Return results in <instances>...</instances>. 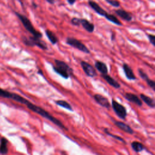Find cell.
Masks as SVG:
<instances>
[{"instance_id": "cell-2", "label": "cell", "mask_w": 155, "mask_h": 155, "mask_svg": "<svg viewBox=\"0 0 155 155\" xmlns=\"http://www.w3.org/2000/svg\"><path fill=\"white\" fill-rule=\"evenodd\" d=\"M88 4L89 5V6L93 9L97 14H98L99 15L104 17L107 20L113 23L115 25L117 26L119 25L120 21L118 18L116 16H115L114 15L109 13L107 12H106L103 7H101V6L98 3H97L96 2L93 1H89Z\"/></svg>"}, {"instance_id": "cell-28", "label": "cell", "mask_w": 155, "mask_h": 155, "mask_svg": "<svg viewBox=\"0 0 155 155\" xmlns=\"http://www.w3.org/2000/svg\"><path fill=\"white\" fill-rule=\"evenodd\" d=\"M46 2L50 4H54L56 1H53V0H46Z\"/></svg>"}, {"instance_id": "cell-31", "label": "cell", "mask_w": 155, "mask_h": 155, "mask_svg": "<svg viewBox=\"0 0 155 155\" xmlns=\"http://www.w3.org/2000/svg\"><path fill=\"white\" fill-rule=\"evenodd\" d=\"M32 4H33V7H35V8H37L38 7V6H37V5L35 3H32Z\"/></svg>"}, {"instance_id": "cell-7", "label": "cell", "mask_w": 155, "mask_h": 155, "mask_svg": "<svg viewBox=\"0 0 155 155\" xmlns=\"http://www.w3.org/2000/svg\"><path fill=\"white\" fill-rule=\"evenodd\" d=\"M81 66L85 75L90 78H94L98 75L95 67L85 61H81Z\"/></svg>"}, {"instance_id": "cell-30", "label": "cell", "mask_w": 155, "mask_h": 155, "mask_svg": "<svg viewBox=\"0 0 155 155\" xmlns=\"http://www.w3.org/2000/svg\"><path fill=\"white\" fill-rule=\"evenodd\" d=\"M38 74L39 75H41V76H43V72H42V71L41 69H39V70H38Z\"/></svg>"}, {"instance_id": "cell-27", "label": "cell", "mask_w": 155, "mask_h": 155, "mask_svg": "<svg viewBox=\"0 0 155 155\" xmlns=\"http://www.w3.org/2000/svg\"><path fill=\"white\" fill-rule=\"evenodd\" d=\"M67 3L71 5V6H72V5H74L75 3H76V1H75V0H67Z\"/></svg>"}, {"instance_id": "cell-16", "label": "cell", "mask_w": 155, "mask_h": 155, "mask_svg": "<svg viewBox=\"0 0 155 155\" xmlns=\"http://www.w3.org/2000/svg\"><path fill=\"white\" fill-rule=\"evenodd\" d=\"M139 98L142 100V101L144 102V103L146 104L151 109H154L155 107V103H154V100L153 98H151L146 95H144L143 93H140L139 95Z\"/></svg>"}, {"instance_id": "cell-6", "label": "cell", "mask_w": 155, "mask_h": 155, "mask_svg": "<svg viewBox=\"0 0 155 155\" xmlns=\"http://www.w3.org/2000/svg\"><path fill=\"white\" fill-rule=\"evenodd\" d=\"M111 107H112L115 114L119 118L123 120L125 119L127 116V109L123 104L119 103L115 99H112Z\"/></svg>"}, {"instance_id": "cell-20", "label": "cell", "mask_w": 155, "mask_h": 155, "mask_svg": "<svg viewBox=\"0 0 155 155\" xmlns=\"http://www.w3.org/2000/svg\"><path fill=\"white\" fill-rule=\"evenodd\" d=\"M132 147L136 152H140L144 149V147L142 143L138 141H133L132 144Z\"/></svg>"}, {"instance_id": "cell-1", "label": "cell", "mask_w": 155, "mask_h": 155, "mask_svg": "<svg viewBox=\"0 0 155 155\" xmlns=\"http://www.w3.org/2000/svg\"><path fill=\"white\" fill-rule=\"evenodd\" d=\"M55 66H53V70L56 74L61 76L64 79H68L74 75V69L64 61L55 60Z\"/></svg>"}, {"instance_id": "cell-18", "label": "cell", "mask_w": 155, "mask_h": 155, "mask_svg": "<svg viewBox=\"0 0 155 155\" xmlns=\"http://www.w3.org/2000/svg\"><path fill=\"white\" fill-rule=\"evenodd\" d=\"M55 103L56 105H57L58 106H60L61 107L64 108V109L69 110L70 111H74V109H73L72 105L69 103H68V102H67L65 100H62V99L56 100L55 101Z\"/></svg>"}, {"instance_id": "cell-9", "label": "cell", "mask_w": 155, "mask_h": 155, "mask_svg": "<svg viewBox=\"0 0 155 155\" xmlns=\"http://www.w3.org/2000/svg\"><path fill=\"white\" fill-rule=\"evenodd\" d=\"M115 13L117 16L120 17L121 19H123V20L126 21L127 22H130L132 21L133 19V16L132 14L128 12L127 11H125L123 9H119L117 10H115Z\"/></svg>"}, {"instance_id": "cell-22", "label": "cell", "mask_w": 155, "mask_h": 155, "mask_svg": "<svg viewBox=\"0 0 155 155\" xmlns=\"http://www.w3.org/2000/svg\"><path fill=\"white\" fill-rule=\"evenodd\" d=\"M138 73H139V75L140 77L143 80L147 81L149 79V77H148V75L142 69H140V68H139L138 69Z\"/></svg>"}, {"instance_id": "cell-17", "label": "cell", "mask_w": 155, "mask_h": 155, "mask_svg": "<svg viewBox=\"0 0 155 155\" xmlns=\"http://www.w3.org/2000/svg\"><path fill=\"white\" fill-rule=\"evenodd\" d=\"M45 33L46 36L48 39V40L50 41V42L53 45H55L59 41V40H58V38L56 35V34L52 30H49V29H46Z\"/></svg>"}, {"instance_id": "cell-29", "label": "cell", "mask_w": 155, "mask_h": 155, "mask_svg": "<svg viewBox=\"0 0 155 155\" xmlns=\"http://www.w3.org/2000/svg\"><path fill=\"white\" fill-rule=\"evenodd\" d=\"M115 33H113V34H111V41H115Z\"/></svg>"}, {"instance_id": "cell-26", "label": "cell", "mask_w": 155, "mask_h": 155, "mask_svg": "<svg viewBox=\"0 0 155 155\" xmlns=\"http://www.w3.org/2000/svg\"><path fill=\"white\" fill-rule=\"evenodd\" d=\"M71 23L72 25L75 26H79V18L74 17L71 19Z\"/></svg>"}, {"instance_id": "cell-3", "label": "cell", "mask_w": 155, "mask_h": 155, "mask_svg": "<svg viewBox=\"0 0 155 155\" xmlns=\"http://www.w3.org/2000/svg\"><path fill=\"white\" fill-rule=\"evenodd\" d=\"M15 13L17 17L22 23L24 28H25L29 33H30L33 35V36L40 39H41L42 37L43 36L42 33L40 31H38L36 30V28L33 26V24L30 19H29L27 17L17 12H15Z\"/></svg>"}, {"instance_id": "cell-14", "label": "cell", "mask_w": 155, "mask_h": 155, "mask_svg": "<svg viewBox=\"0 0 155 155\" xmlns=\"http://www.w3.org/2000/svg\"><path fill=\"white\" fill-rule=\"evenodd\" d=\"M95 69L101 73V75H107L108 74V68L107 66L103 61H96L95 63Z\"/></svg>"}, {"instance_id": "cell-4", "label": "cell", "mask_w": 155, "mask_h": 155, "mask_svg": "<svg viewBox=\"0 0 155 155\" xmlns=\"http://www.w3.org/2000/svg\"><path fill=\"white\" fill-rule=\"evenodd\" d=\"M23 43L28 47H38L43 50H48V46L45 41L41 40L40 38H37L33 36L26 37L22 36Z\"/></svg>"}, {"instance_id": "cell-15", "label": "cell", "mask_w": 155, "mask_h": 155, "mask_svg": "<svg viewBox=\"0 0 155 155\" xmlns=\"http://www.w3.org/2000/svg\"><path fill=\"white\" fill-rule=\"evenodd\" d=\"M101 76L107 82V83L110 85L112 86L113 87H114L115 89H119L121 88V84L117 81L113 77H111L110 75L107 74V75H101Z\"/></svg>"}, {"instance_id": "cell-12", "label": "cell", "mask_w": 155, "mask_h": 155, "mask_svg": "<svg viewBox=\"0 0 155 155\" xmlns=\"http://www.w3.org/2000/svg\"><path fill=\"white\" fill-rule=\"evenodd\" d=\"M79 25L89 33H93L95 30L94 24L85 18H79Z\"/></svg>"}, {"instance_id": "cell-19", "label": "cell", "mask_w": 155, "mask_h": 155, "mask_svg": "<svg viewBox=\"0 0 155 155\" xmlns=\"http://www.w3.org/2000/svg\"><path fill=\"white\" fill-rule=\"evenodd\" d=\"M7 142L8 140L5 138H2L1 139V144H0V153L3 154H6L8 153L7 148Z\"/></svg>"}, {"instance_id": "cell-11", "label": "cell", "mask_w": 155, "mask_h": 155, "mask_svg": "<svg viewBox=\"0 0 155 155\" xmlns=\"http://www.w3.org/2000/svg\"><path fill=\"white\" fill-rule=\"evenodd\" d=\"M123 69L125 75L129 80H136L137 78L134 75V72L131 67L127 63H124L123 64Z\"/></svg>"}, {"instance_id": "cell-5", "label": "cell", "mask_w": 155, "mask_h": 155, "mask_svg": "<svg viewBox=\"0 0 155 155\" xmlns=\"http://www.w3.org/2000/svg\"><path fill=\"white\" fill-rule=\"evenodd\" d=\"M66 42L67 45H69L72 47L75 48L78 50L86 54H90V51L84 43H82L81 41L74 37H67L66 38Z\"/></svg>"}, {"instance_id": "cell-13", "label": "cell", "mask_w": 155, "mask_h": 155, "mask_svg": "<svg viewBox=\"0 0 155 155\" xmlns=\"http://www.w3.org/2000/svg\"><path fill=\"white\" fill-rule=\"evenodd\" d=\"M114 124H115V125L116 127H118L119 129H121V130H123V132L132 134L134 133V130L132 129V127H130V126L127 124H125L122 121H114Z\"/></svg>"}, {"instance_id": "cell-25", "label": "cell", "mask_w": 155, "mask_h": 155, "mask_svg": "<svg viewBox=\"0 0 155 155\" xmlns=\"http://www.w3.org/2000/svg\"><path fill=\"white\" fill-rule=\"evenodd\" d=\"M146 82H147V85L150 87V88H151L153 91H154L155 90V82L153 81V80H152V79H148L147 81H146Z\"/></svg>"}, {"instance_id": "cell-10", "label": "cell", "mask_w": 155, "mask_h": 155, "mask_svg": "<svg viewBox=\"0 0 155 155\" xmlns=\"http://www.w3.org/2000/svg\"><path fill=\"white\" fill-rule=\"evenodd\" d=\"M124 98L125 99H127V101L130 102V103H133L138 107L142 106L143 103L142 100L136 95L132 93H125L124 95Z\"/></svg>"}, {"instance_id": "cell-21", "label": "cell", "mask_w": 155, "mask_h": 155, "mask_svg": "<svg viewBox=\"0 0 155 155\" xmlns=\"http://www.w3.org/2000/svg\"><path fill=\"white\" fill-rule=\"evenodd\" d=\"M104 132H105L107 134V135L110 136L112 137V138H115V139H118V140H120V141L123 142L124 143V144L126 143L125 141V140H124L123 138H122L120 137V136H117V135H115V134H111V133H110V132H109V130H108L107 129H104Z\"/></svg>"}, {"instance_id": "cell-23", "label": "cell", "mask_w": 155, "mask_h": 155, "mask_svg": "<svg viewBox=\"0 0 155 155\" xmlns=\"http://www.w3.org/2000/svg\"><path fill=\"white\" fill-rule=\"evenodd\" d=\"M106 3L109 4L110 6H113L114 7H119L121 6V3L118 1H116V0H106Z\"/></svg>"}, {"instance_id": "cell-8", "label": "cell", "mask_w": 155, "mask_h": 155, "mask_svg": "<svg viewBox=\"0 0 155 155\" xmlns=\"http://www.w3.org/2000/svg\"><path fill=\"white\" fill-rule=\"evenodd\" d=\"M93 99L97 104H98L104 108L110 109L111 107V104L107 98L101 94H95L93 95Z\"/></svg>"}, {"instance_id": "cell-24", "label": "cell", "mask_w": 155, "mask_h": 155, "mask_svg": "<svg viewBox=\"0 0 155 155\" xmlns=\"http://www.w3.org/2000/svg\"><path fill=\"white\" fill-rule=\"evenodd\" d=\"M147 37L149 40L150 43L153 46H155V36L154 35H152V34H148L147 35Z\"/></svg>"}]
</instances>
